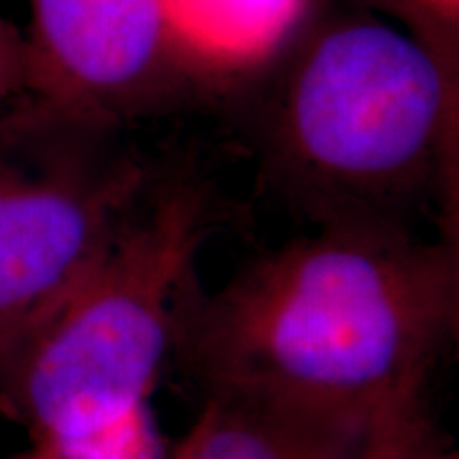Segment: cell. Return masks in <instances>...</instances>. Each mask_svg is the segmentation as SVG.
<instances>
[{
  "label": "cell",
  "instance_id": "obj_10",
  "mask_svg": "<svg viewBox=\"0 0 459 459\" xmlns=\"http://www.w3.org/2000/svg\"><path fill=\"white\" fill-rule=\"evenodd\" d=\"M351 4H355V7L377 11V13H383L385 17H389L395 7V0H351Z\"/></svg>",
  "mask_w": 459,
  "mask_h": 459
},
{
  "label": "cell",
  "instance_id": "obj_13",
  "mask_svg": "<svg viewBox=\"0 0 459 459\" xmlns=\"http://www.w3.org/2000/svg\"><path fill=\"white\" fill-rule=\"evenodd\" d=\"M22 459H28V457H22Z\"/></svg>",
  "mask_w": 459,
  "mask_h": 459
},
{
  "label": "cell",
  "instance_id": "obj_5",
  "mask_svg": "<svg viewBox=\"0 0 459 459\" xmlns=\"http://www.w3.org/2000/svg\"><path fill=\"white\" fill-rule=\"evenodd\" d=\"M153 177L128 156L20 162L0 143V370L88 277Z\"/></svg>",
  "mask_w": 459,
  "mask_h": 459
},
{
  "label": "cell",
  "instance_id": "obj_9",
  "mask_svg": "<svg viewBox=\"0 0 459 459\" xmlns=\"http://www.w3.org/2000/svg\"><path fill=\"white\" fill-rule=\"evenodd\" d=\"M24 85V34L0 17V107L13 102Z\"/></svg>",
  "mask_w": 459,
  "mask_h": 459
},
{
  "label": "cell",
  "instance_id": "obj_8",
  "mask_svg": "<svg viewBox=\"0 0 459 459\" xmlns=\"http://www.w3.org/2000/svg\"><path fill=\"white\" fill-rule=\"evenodd\" d=\"M436 449L426 406H419L381 423L359 459H432Z\"/></svg>",
  "mask_w": 459,
  "mask_h": 459
},
{
  "label": "cell",
  "instance_id": "obj_6",
  "mask_svg": "<svg viewBox=\"0 0 459 459\" xmlns=\"http://www.w3.org/2000/svg\"><path fill=\"white\" fill-rule=\"evenodd\" d=\"M387 419L341 421L238 395L204 394L196 421L170 459H359Z\"/></svg>",
  "mask_w": 459,
  "mask_h": 459
},
{
  "label": "cell",
  "instance_id": "obj_4",
  "mask_svg": "<svg viewBox=\"0 0 459 459\" xmlns=\"http://www.w3.org/2000/svg\"><path fill=\"white\" fill-rule=\"evenodd\" d=\"M198 71L169 0H30L24 85L9 117L90 136L160 107Z\"/></svg>",
  "mask_w": 459,
  "mask_h": 459
},
{
  "label": "cell",
  "instance_id": "obj_1",
  "mask_svg": "<svg viewBox=\"0 0 459 459\" xmlns=\"http://www.w3.org/2000/svg\"><path fill=\"white\" fill-rule=\"evenodd\" d=\"M457 238L321 226L181 298L172 355L204 394L377 423L423 404L457 336Z\"/></svg>",
  "mask_w": 459,
  "mask_h": 459
},
{
  "label": "cell",
  "instance_id": "obj_12",
  "mask_svg": "<svg viewBox=\"0 0 459 459\" xmlns=\"http://www.w3.org/2000/svg\"><path fill=\"white\" fill-rule=\"evenodd\" d=\"M26 457H28V459H37V457H34V455H32V453H30V455H26Z\"/></svg>",
  "mask_w": 459,
  "mask_h": 459
},
{
  "label": "cell",
  "instance_id": "obj_7",
  "mask_svg": "<svg viewBox=\"0 0 459 459\" xmlns=\"http://www.w3.org/2000/svg\"><path fill=\"white\" fill-rule=\"evenodd\" d=\"M177 30L200 66L277 54L313 9L308 0H169Z\"/></svg>",
  "mask_w": 459,
  "mask_h": 459
},
{
  "label": "cell",
  "instance_id": "obj_2",
  "mask_svg": "<svg viewBox=\"0 0 459 459\" xmlns=\"http://www.w3.org/2000/svg\"><path fill=\"white\" fill-rule=\"evenodd\" d=\"M260 119L266 179L315 226L457 238V62L377 11H308Z\"/></svg>",
  "mask_w": 459,
  "mask_h": 459
},
{
  "label": "cell",
  "instance_id": "obj_11",
  "mask_svg": "<svg viewBox=\"0 0 459 459\" xmlns=\"http://www.w3.org/2000/svg\"><path fill=\"white\" fill-rule=\"evenodd\" d=\"M432 459H457V455H455V453H451V451H440V449H436Z\"/></svg>",
  "mask_w": 459,
  "mask_h": 459
},
{
  "label": "cell",
  "instance_id": "obj_3",
  "mask_svg": "<svg viewBox=\"0 0 459 459\" xmlns=\"http://www.w3.org/2000/svg\"><path fill=\"white\" fill-rule=\"evenodd\" d=\"M217 221L213 187L156 172L88 277L0 370L37 446L65 449L145 409Z\"/></svg>",
  "mask_w": 459,
  "mask_h": 459
}]
</instances>
